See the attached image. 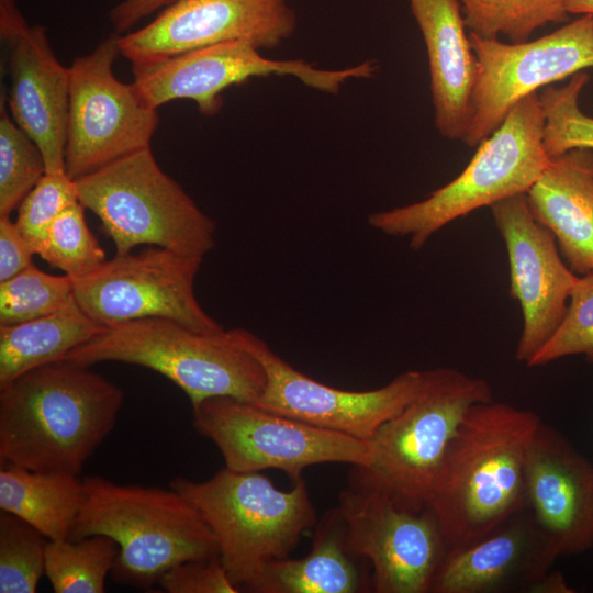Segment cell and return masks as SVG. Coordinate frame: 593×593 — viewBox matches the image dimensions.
Wrapping results in <instances>:
<instances>
[{
    "instance_id": "1",
    "label": "cell",
    "mask_w": 593,
    "mask_h": 593,
    "mask_svg": "<svg viewBox=\"0 0 593 593\" xmlns=\"http://www.w3.org/2000/svg\"><path fill=\"white\" fill-rule=\"evenodd\" d=\"M123 390L88 366H40L0 387V463L79 475L110 435Z\"/></svg>"
},
{
    "instance_id": "2",
    "label": "cell",
    "mask_w": 593,
    "mask_h": 593,
    "mask_svg": "<svg viewBox=\"0 0 593 593\" xmlns=\"http://www.w3.org/2000/svg\"><path fill=\"white\" fill-rule=\"evenodd\" d=\"M540 422L534 411L494 400L468 411L427 503L447 551L477 541L526 507V454Z\"/></svg>"
},
{
    "instance_id": "3",
    "label": "cell",
    "mask_w": 593,
    "mask_h": 593,
    "mask_svg": "<svg viewBox=\"0 0 593 593\" xmlns=\"http://www.w3.org/2000/svg\"><path fill=\"white\" fill-rule=\"evenodd\" d=\"M85 500L68 539L107 535L119 552L114 581L143 589L191 559L219 557L216 539L198 511L172 488L82 479Z\"/></svg>"
},
{
    "instance_id": "4",
    "label": "cell",
    "mask_w": 593,
    "mask_h": 593,
    "mask_svg": "<svg viewBox=\"0 0 593 593\" xmlns=\"http://www.w3.org/2000/svg\"><path fill=\"white\" fill-rule=\"evenodd\" d=\"M169 486L183 495L209 526L220 559L239 592H250L266 567L287 558L316 524L303 478L284 491L259 472L224 467L204 481L177 477Z\"/></svg>"
},
{
    "instance_id": "5",
    "label": "cell",
    "mask_w": 593,
    "mask_h": 593,
    "mask_svg": "<svg viewBox=\"0 0 593 593\" xmlns=\"http://www.w3.org/2000/svg\"><path fill=\"white\" fill-rule=\"evenodd\" d=\"M544 138L545 115L536 92L512 108L455 179L421 201L371 213L368 223L387 236L407 238L419 250L455 220L527 193L550 161Z\"/></svg>"
},
{
    "instance_id": "6",
    "label": "cell",
    "mask_w": 593,
    "mask_h": 593,
    "mask_svg": "<svg viewBox=\"0 0 593 593\" xmlns=\"http://www.w3.org/2000/svg\"><path fill=\"white\" fill-rule=\"evenodd\" d=\"M64 360L91 367L103 361L160 373L194 406L213 396L255 403L266 387L261 363L231 335L202 333L167 318H143L105 327Z\"/></svg>"
},
{
    "instance_id": "7",
    "label": "cell",
    "mask_w": 593,
    "mask_h": 593,
    "mask_svg": "<svg viewBox=\"0 0 593 593\" xmlns=\"http://www.w3.org/2000/svg\"><path fill=\"white\" fill-rule=\"evenodd\" d=\"M79 202L100 220L115 255L139 245L203 257L216 223L158 165L150 147L75 180Z\"/></svg>"
},
{
    "instance_id": "8",
    "label": "cell",
    "mask_w": 593,
    "mask_h": 593,
    "mask_svg": "<svg viewBox=\"0 0 593 593\" xmlns=\"http://www.w3.org/2000/svg\"><path fill=\"white\" fill-rule=\"evenodd\" d=\"M492 400V388L484 379L455 368L427 369L416 396L371 440V466L354 468L401 504L424 508L444 456L468 411Z\"/></svg>"
},
{
    "instance_id": "9",
    "label": "cell",
    "mask_w": 593,
    "mask_h": 593,
    "mask_svg": "<svg viewBox=\"0 0 593 593\" xmlns=\"http://www.w3.org/2000/svg\"><path fill=\"white\" fill-rule=\"evenodd\" d=\"M193 426L221 451L225 467L239 472L278 469L293 481L304 469L328 462L369 468L372 444L291 418L232 396L192 406Z\"/></svg>"
},
{
    "instance_id": "10",
    "label": "cell",
    "mask_w": 593,
    "mask_h": 593,
    "mask_svg": "<svg viewBox=\"0 0 593 593\" xmlns=\"http://www.w3.org/2000/svg\"><path fill=\"white\" fill-rule=\"evenodd\" d=\"M374 60L339 69L321 68L304 59H272L246 41H227L133 64L141 100L150 109L178 99L192 100L205 116L223 108L222 92L251 78L290 76L320 92L337 94L350 80L376 75Z\"/></svg>"
},
{
    "instance_id": "11",
    "label": "cell",
    "mask_w": 593,
    "mask_h": 593,
    "mask_svg": "<svg viewBox=\"0 0 593 593\" xmlns=\"http://www.w3.org/2000/svg\"><path fill=\"white\" fill-rule=\"evenodd\" d=\"M348 550L372 568L377 593H430L447 547L433 512L401 504L355 468L337 506Z\"/></svg>"
},
{
    "instance_id": "12",
    "label": "cell",
    "mask_w": 593,
    "mask_h": 593,
    "mask_svg": "<svg viewBox=\"0 0 593 593\" xmlns=\"http://www.w3.org/2000/svg\"><path fill=\"white\" fill-rule=\"evenodd\" d=\"M118 36L111 34L69 67L64 169L74 181L150 147L158 125L157 110L141 100L133 83L114 76Z\"/></svg>"
},
{
    "instance_id": "13",
    "label": "cell",
    "mask_w": 593,
    "mask_h": 593,
    "mask_svg": "<svg viewBox=\"0 0 593 593\" xmlns=\"http://www.w3.org/2000/svg\"><path fill=\"white\" fill-rule=\"evenodd\" d=\"M203 257L148 246L138 254L115 255L74 280L82 311L109 327L143 318H167L202 333H222L194 293Z\"/></svg>"
},
{
    "instance_id": "14",
    "label": "cell",
    "mask_w": 593,
    "mask_h": 593,
    "mask_svg": "<svg viewBox=\"0 0 593 593\" xmlns=\"http://www.w3.org/2000/svg\"><path fill=\"white\" fill-rule=\"evenodd\" d=\"M478 61L472 119L463 143L477 147L523 98L593 68V15L580 14L556 31L522 43L469 33Z\"/></svg>"
},
{
    "instance_id": "15",
    "label": "cell",
    "mask_w": 593,
    "mask_h": 593,
    "mask_svg": "<svg viewBox=\"0 0 593 593\" xmlns=\"http://www.w3.org/2000/svg\"><path fill=\"white\" fill-rule=\"evenodd\" d=\"M228 331L266 372V387L254 404L362 440L371 441L380 427L416 396L425 380V370H407L374 390L337 389L292 367L254 333Z\"/></svg>"
},
{
    "instance_id": "16",
    "label": "cell",
    "mask_w": 593,
    "mask_h": 593,
    "mask_svg": "<svg viewBox=\"0 0 593 593\" xmlns=\"http://www.w3.org/2000/svg\"><path fill=\"white\" fill-rule=\"evenodd\" d=\"M296 26L290 0H174L150 23L119 35L118 46L132 64L227 41L275 49Z\"/></svg>"
},
{
    "instance_id": "17",
    "label": "cell",
    "mask_w": 593,
    "mask_h": 593,
    "mask_svg": "<svg viewBox=\"0 0 593 593\" xmlns=\"http://www.w3.org/2000/svg\"><path fill=\"white\" fill-rule=\"evenodd\" d=\"M491 211L507 253L511 296L523 315L515 358L528 366L561 323L579 276L562 261L552 233L533 215L526 193L499 201Z\"/></svg>"
},
{
    "instance_id": "18",
    "label": "cell",
    "mask_w": 593,
    "mask_h": 593,
    "mask_svg": "<svg viewBox=\"0 0 593 593\" xmlns=\"http://www.w3.org/2000/svg\"><path fill=\"white\" fill-rule=\"evenodd\" d=\"M0 36L12 119L42 152L46 172L65 171L70 69L54 55L45 29L30 26L14 0H0Z\"/></svg>"
},
{
    "instance_id": "19",
    "label": "cell",
    "mask_w": 593,
    "mask_h": 593,
    "mask_svg": "<svg viewBox=\"0 0 593 593\" xmlns=\"http://www.w3.org/2000/svg\"><path fill=\"white\" fill-rule=\"evenodd\" d=\"M524 488L526 507L556 559L593 548V465L542 421L527 448Z\"/></svg>"
},
{
    "instance_id": "20",
    "label": "cell",
    "mask_w": 593,
    "mask_h": 593,
    "mask_svg": "<svg viewBox=\"0 0 593 593\" xmlns=\"http://www.w3.org/2000/svg\"><path fill=\"white\" fill-rule=\"evenodd\" d=\"M555 560L524 507L477 541L448 550L430 593L527 592Z\"/></svg>"
},
{
    "instance_id": "21",
    "label": "cell",
    "mask_w": 593,
    "mask_h": 593,
    "mask_svg": "<svg viewBox=\"0 0 593 593\" xmlns=\"http://www.w3.org/2000/svg\"><path fill=\"white\" fill-rule=\"evenodd\" d=\"M426 47L436 130L463 141L472 119L478 61L459 0H407Z\"/></svg>"
},
{
    "instance_id": "22",
    "label": "cell",
    "mask_w": 593,
    "mask_h": 593,
    "mask_svg": "<svg viewBox=\"0 0 593 593\" xmlns=\"http://www.w3.org/2000/svg\"><path fill=\"white\" fill-rule=\"evenodd\" d=\"M535 219L555 236L574 273L593 272V149L550 156L526 193Z\"/></svg>"
},
{
    "instance_id": "23",
    "label": "cell",
    "mask_w": 593,
    "mask_h": 593,
    "mask_svg": "<svg viewBox=\"0 0 593 593\" xmlns=\"http://www.w3.org/2000/svg\"><path fill=\"white\" fill-rule=\"evenodd\" d=\"M345 541L338 507L315 526L310 552L300 559L270 562L253 593H356L369 589Z\"/></svg>"
},
{
    "instance_id": "24",
    "label": "cell",
    "mask_w": 593,
    "mask_h": 593,
    "mask_svg": "<svg viewBox=\"0 0 593 593\" xmlns=\"http://www.w3.org/2000/svg\"><path fill=\"white\" fill-rule=\"evenodd\" d=\"M85 500L83 480L63 471L0 463V508L49 540L68 539Z\"/></svg>"
},
{
    "instance_id": "25",
    "label": "cell",
    "mask_w": 593,
    "mask_h": 593,
    "mask_svg": "<svg viewBox=\"0 0 593 593\" xmlns=\"http://www.w3.org/2000/svg\"><path fill=\"white\" fill-rule=\"evenodd\" d=\"M104 328L76 300L52 314L0 325V387L34 368L64 360Z\"/></svg>"
},
{
    "instance_id": "26",
    "label": "cell",
    "mask_w": 593,
    "mask_h": 593,
    "mask_svg": "<svg viewBox=\"0 0 593 593\" xmlns=\"http://www.w3.org/2000/svg\"><path fill=\"white\" fill-rule=\"evenodd\" d=\"M119 546L107 535L48 540L45 575L56 593H103Z\"/></svg>"
},
{
    "instance_id": "27",
    "label": "cell",
    "mask_w": 593,
    "mask_h": 593,
    "mask_svg": "<svg viewBox=\"0 0 593 593\" xmlns=\"http://www.w3.org/2000/svg\"><path fill=\"white\" fill-rule=\"evenodd\" d=\"M459 1L468 32L485 40L503 36L510 43H522L536 30L569 19V0Z\"/></svg>"
},
{
    "instance_id": "28",
    "label": "cell",
    "mask_w": 593,
    "mask_h": 593,
    "mask_svg": "<svg viewBox=\"0 0 593 593\" xmlns=\"http://www.w3.org/2000/svg\"><path fill=\"white\" fill-rule=\"evenodd\" d=\"M46 174L37 145L11 119L7 101H0V216L10 215Z\"/></svg>"
},
{
    "instance_id": "29",
    "label": "cell",
    "mask_w": 593,
    "mask_h": 593,
    "mask_svg": "<svg viewBox=\"0 0 593 593\" xmlns=\"http://www.w3.org/2000/svg\"><path fill=\"white\" fill-rule=\"evenodd\" d=\"M75 300L74 280L40 270L34 264L0 282V325L52 314Z\"/></svg>"
},
{
    "instance_id": "30",
    "label": "cell",
    "mask_w": 593,
    "mask_h": 593,
    "mask_svg": "<svg viewBox=\"0 0 593 593\" xmlns=\"http://www.w3.org/2000/svg\"><path fill=\"white\" fill-rule=\"evenodd\" d=\"M48 538L22 518L0 513V593H34L45 574Z\"/></svg>"
},
{
    "instance_id": "31",
    "label": "cell",
    "mask_w": 593,
    "mask_h": 593,
    "mask_svg": "<svg viewBox=\"0 0 593 593\" xmlns=\"http://www.w3.org/2000/svg\"><path fill=\"white\" fill-rule=\"evenodd\" d=\"M590 80L585 71L573 75L566 85L548 86L539 93L545 115V147L549 156L574 148L593 149V118L579 103Z\"/></svg>"
},
{
    "instance_id": "32",
    "label": "cell",
    "mask_w": 593,
    "mask_h": 593,
    "mask_svg": "<svg viewBox=\"0 0 593 593\" xmlns=\"http://www.w3.org/2000/svg\"><path fill=\"white\" fill-rule=\"evenodd\" d=\"M85 206L78 201L68 206L52 224L38 256L71 279L97 269L105 251L89 230Z\"/></svg>"
},
{
    "instance_id": "33",
    "label": "cell",
    "mask_w": 593,
    "mask_h": 593,
    "mask_svg": "<svg viewBox=\"0 0 593 593\" xmlns=\"http://www.w3.org/2000/svg\"><path fill=\"white\" fill-rule=\"evenodd\" d=\"M572 355H583L593 365V272L578 278L561 323L527 367Z\"/></svg>"
},
{
    "instance_id": "34",
    "label": "cell",
    "mask_w": 593,
    "mask_h": 593,
    "mask_svg": "<svg viewBox=\"0 0 593 593\" xmlns=\"http://www.w3.org/2000/svg\"><path fill=\"white\" fill-rule=\"evenodd\" d=\"M76 184L65 171L46 172L18 208L16 227L38 255L56 219L78 202Z\"/></svg>"
},
{
    "instance_id": "35",
    "label": "cell",
    "mask_w": 593,
    "mask_h": 593,
    "mask_svg": "<svg viewBox=\"0 0 593 593\" xmlns=\"http://www.w3.org/2000/svg\"><path fill=\"white\" fill-rule=\"evenodd\" d=\"M158 584L168 593H238L221 559L198 558L167 570Z\"/></svg>"
},
{
    "instance_id": "36",
    "label": "cell",
    "mask_w": 593,
    "mask_h": 593,
    "mask_svg": "<svg viewBox=\"0 0 593 593\" xmlns=\"http://www.w3.org/2000/svg\"><path fill=\"white\" fill-rule=\"evenodd\" d=\"M34 255L10 215L0 216V282L30 267Z\"/></svg>"
},
{
    "instance_id": "37",
    "label": "cell",
    "mask_w": 593,
    "mask_h": 593,
    "mask_svg": "<svg viewBox=\"0 0 593 593\" xmlns=\"http://www.w3.org/2000/svg\"><path fill=\"white\" fill-rule=\"evenodd\" d=\"M174 0H123L114 5L109 13V20L115 33H124L137 22L163 10Z\"/></svg>"
},
{
    "instance_id": "38",
    "label": "cell",
    "mask_w": 593,
    "mask_h": 593,
    "mask_svg": "<svg viewBox=\"0 0 593 593\" xmlns=\"http://www.w3.org/2000/svg\"><path fill=\"white\" fill-rule=\"evenodd\" d=\"M575 590L567 582L560 571L548 570L536 580L528 589L527 593H573Z\"/></svg>"
},
{
    "instance_id": "39",
    "label": "cell",
    "mask_w": 593,
    "mask_h": 593,
    "mask_svg": "<svg viewBox=\"0 0 593 593\" xmlns=\"http://www.w3.org/2000/svg\"><path fill=\"white\" fill-rule=\"evenodd\" d=\"M569 14L593 15V0H569L567 4Z\"/></svg>"
}]
</instances>
